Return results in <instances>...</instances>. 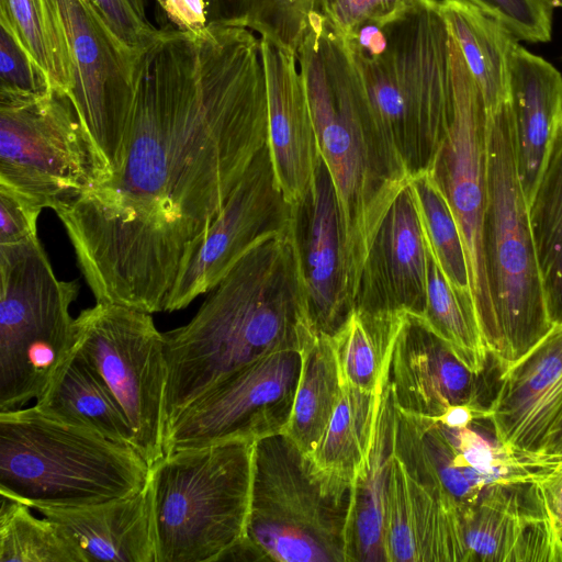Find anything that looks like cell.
Segmentation results:
<instances>
[{
    "label": "cell",
    "mask_w": 562,
    "mask_h": 562,
    "mask_svg": "<svg viewBox=\"0 0 562 562\" xmlns=\"http://www.w3.org/2000/svg\"><path fill=\"white\" fill-rule=\"evenodd\" d=\"M0 11L12 21L54 90L69 94V55L54 0H0Z\"/></svg>",
    "instance_id": "obj_32"
},
{
    "label": "cell",
    "mask_w": 562,
    "mask_h": 562,
    "mask_svg": "<svg viewBox=\"0 0 562 562\" xmlns=\"http://www.w3.org/2000/svg\"><path fill=\"white\" fill-rule=\"evenodd\" d=\"M160 27L201 32L210 26L205 0H154Z\"/></svg>",
    "instance_id": "obj_41"
},
{
    "label": "cell",
    "mask_w": 562,
    "mask_h": 562,
    "mask_svg": "<svg viewBox=\"0 0 562 562\" xmlns=\"http://www.w3.org/2000/svg\"><path fill=\"white\" fill-rule=\"evenodd\" d=\"M427 252L426 303L424 312L417 317L443 339L471 371L482 373L487 368L490 357L472 297L448 281L428 244Z\"/></svg>",
    "instance_id": "obj_30"
},
{
    "label": "cell",
    "mask_w": 562,
    "mask_h": 562,
    "mask_svg": "<svg viewBox=\"0 0 562 562\" xmlns=\"http://www.w3.org/2000/svg\"><path fill=\"white\" fill-rule=\"evenodd\" d=\"M429 0H315V11L342 36L368 23L386 24Z\"/></svg>",
    "instance_id": "obj_38"
},
{
    "label": "cell",
    "mask_w": 562,
    "mask_h": 562,
    "mask_svg": "<svg viewBox=\"0 0 562 562\" xmlns=\"http://www.w3.org/2000/svg\"><path fill=\"white\" fill-rule=\"evenodd\" d=\"M67 42L70 91L78 112L115 177L127 148L135 54L88 0H54Z\"/></svg>",
    "instance_id": "obj_14"
},
{
    "label": "cell",
    "mask_w": 562,
    "mask_h": 562,
    "mask_svg": "<svg viewBox=\"0 0 562 562\" xmlns=\"http://www.w3.org/2000/svg\"><path fill=\"white\" fill-rule=\"evenodd\" d=\"M268 93V148L278 186L291 205L310 191L321 158L296 56L260 38Z\"/></svg>",
    "instance_id": "obj_19"
},
{
    "label": "cell",
    "mask_w": 562,
    "mask_h": 562,
    "mask_svg": "<svg viewBox=\"0 0 562 562\" xmlns=\"http://www.w3.org/2000/svg\"><path fill=\"white\" fill-rule=\"evenodd\" d=\"M406 312H368L353 308L330 337L341 383L375 392L389 373L395 340Z\"/></svg>",
    "instance_id": "obj_29"
},
{
    "label": "cell",
    "mask_w": 562,
    "mask_h": 562,
    "mask_svg": "<svg viewBox=\"0 0 562 562\" xmlns=\"http://www.w3.org/2000/svg\"><path fill=\"white\" fill-rule=\"evenodd\" d=\"M294 216L311 322L317 334L331 337L352 307L345 286L338 203L322 158L305 199L294 205Z\"/></svg>",
    "instance_id": "obj_20"
},
{
    "label": "cell",
    "mask_w": 562,
    "mask_h": 562,
    "mask_svg": "<svg viewBox=\"0 0 562 562\" xmlns=\"http://www.w3.org/2000/svg\"><path fill=\"white\" fill-rule=\"evenodd\" d=\"M528 214L548 318L557 326L562 324V119Z\"/></svg>",
    "instance_id": "obj_26"
},
{
    "label": "cell",
    "mask_w": 562,
    "mask_h": 562,
    "mask_svg": "<svg viewBox=\"0 0 562 562\" xmlns=\"http://www.w3.org/2000/svg\"><path fill=\"white\" fill-rule=\"evenodd\" d=\"M502 24L517 40L546 43L552 34V8L540 0H458Z\"/></svg>",
    "instance_id": "obj_37"
},
{
    "label": "cell",
    "mask_w": 562,
    "mask_h": 562,
    "mask_svg": "<svg viewBox=\"0 0 562 562\" xmlns=\"http://www.w3.org/2000/svg\"><path fill=\"white\" fill-rule=\"evenodd\" d=\"M0 412L47 390L75 351L77 281L59 280L37 237L0 245Z\"/></svg>",
    "instance_id": "obj_9"
},
{
    "label": "cell",
    "mask_w": 562,
    "mask_h": 562,
    "mask_svg": "<svg viewBox=\"0 0 562 562\" xmlns=\"http://www.w3.org/2000/svg\"><path fill=\"white\" fill-rule=\"evenodd\" d=\"M517 172L529 202L562 119V76L518 42L509 59V99Z\"/></svg>",
    "instance_id": "obj_21"
},
{
    "label": "cell",
    "mask_w": 562,
    "mask_h": 562,
    "mask_svg": "<svg viewBox=\"0 0 562 562\" xmlns=\"http://www.w3.org/2000/svg\"><path fill=\"white\" fill-rule=\"evenodd\" d=\"M74 329L76 351L100 374L123 408L135 449L150 467L164 457V333L150 313L112 302H97L81 311Z\"/></svg>",
    "instance_id": "obj_11"
},
{
    "label": "cell",
    "mask_w": 562,
    "mask_h": 562,
    "mask_svg": "<svg viewBox=\"0 0 562 562\" xmlns=\"http://www.w3.org/2000/svg\"><path fill=\"white\" fill-rule=\"evenodd\" d=\"M149 465L132 447L40 412H0V494L31 508H74L145 488Z\"/></svg>",
    "instance_id": "obj_5"
},
{
    "label": "cell",
    "mask_w": 562,
    "mask_h": 562,
    "mask_svg": "<svg viewBox=\"0 0 562 562\" xmlns=\"http://www.w3.org/2000/svg\"><path fill=\"white\" fill-rule=\"evenodd\" d=\"M211 25L245 27L249 0H205Z\"/></svg>",
    "instance_id": "obj_43"
},
{
    "label": "cell",
    "mask_w": 562,
    "mask_h": 562,
    "mask_svg": "<svg viewBox=\"0 0 562 562\" xmlns=\"http://www.w3.org/2000/svg\"><path fill=\"white\" fill-rule=\"evenodd\" d=\"M74 542L85 562H156L150 494L83 507L36 509Z\"/></svg>",
    "instance_id": "obj_22"
},
{
    "label": "cell",
    "mask_w": 562,
    "mask_h": 562,
    "mask_svg": "<svg viewBox=\"0 0 562 562\" xmlns=\"http://www.w3.org/2000/svg\"><path fill=\"white\" fill-rule=\"evenodd\" d=\"M53 90L49 77L26 47L12 21L0 11V92L44 95Z\"/></svg>",
    "instance_id": "obj_36"
},
{
    "label": "cell",
    "mask_w": 562,
    "mask_h": 562,
    "mask_svg": "<svg viewBox=\"0 0 562 562\" xmlns=\"http://www.w3.org/2000/svg\"><path fill=\"white\" fill-rule=\"evenodd\" d=\"M393 398L383 382L368 461L352 486L347 528V562H386L383 513L389 462L393 452Z\"/></svg>",
    "instance_id": "obj_23"
},
{
    "label": "cell",
    "mask_w": 562,
    "mask_h": 562,
    "mask_svg": "<svg viewBox=\"0 0 562 562\" xmlns=\"http://www.w3.org/2000/svg\"><path fill=\"white\" fill-rule=\"evenodd\" d=\"M451 70L453 119L427 168L445 194L460 231L470 292L488 355L496 336L483 249L487 205L488 110L452 34Z\"/></svg>",
    "instance_id": "obj_12"
},
{
    "label": "cell",
    "mask_w": 562,
    "mask_h": 562,
    "mask_svg": "<svg viewBox=\"0 0 562 562\" xmlns=\"http://www.w3.org/2000/svg\"><path fill=\"white\" fill-rule=\"evenodd\" d=\"M34 405L49 417L135 449L126 414L100 374L76 349Z\"/></svg>",
    "instance_id": "obj_24"
},
{
    "label": "cell",
    "mask_w": 562,
    "mask_h": 562,
    "mask_svg": "<svg viewBox=\"0 0 562 562\" xmlns=\"http://www.w3.org/2000/svg\"><path fill=\"white\" fill-rule=\"evenodd\" d=\"M561 411L562 324L499 375L487 419L507 450L543 454Z\"/></svg>",
    "instance_id": "obj_17"
},
{
    "label": "cell",
    "mask_w": 562,
    "mask_h": 562,
    "mask_svg": "<svg viewBox=\"0 0 562 562\" xmlns=\"http://www.w3.org/2000/svg\"><path fill=\"white\" fill-rule=\"evenodd\" d=\"M553 527L562 538V460L539 483Z\"/></svg>",
    "instance_id": "obj_42"
},
{
    "label": "cell",
    "mask_w": 562,
    "mask_h": 562,
    "mask_svg": "<svg viewBox=\"0 0 562 562\" xmlns=\"http://www.w3.org/2000/svg\"><path fill=\"white\" fill-rule=\"evenodd\" d=\"M555 461L562 460V411L547 439L542 451Z\"/></svg>",
    "instance_id": "obj_44"
},
{
    "label": "cell",
    "mask_w": 562,
    "mask_h": 562,
    "mask_svg": "<svg viewBox=\"0 0 562 562\" xmlns=\"http://www.w3.org/2000/svg\"><path fill=\"white\" fill-rule=\"evenodd\" d=\"M483 249L496 336L488 357L499 373L553 327L548 318L515 156L509 103L487 116V205Z\"/></svg>",
    "instance_id": "obj_7"
},
{
    "label": "cell",
    "mask_w": 562,
    "mask_h": 562,
    "mask_svg": "<svg viewBox=\"0 0 562 562\" xmlns=\"http://www.w3.org/2000/svg\"><path fill=\"white\" fill-rule=\"evenodd\" d=\"M427 258L425 232L409 183L392 203L378 229L353 308L422 315L426 303Z\"/></svg>",
    "instance_id": "obj_18"
},
{
    "label": "cell",
    "mask_w": 562,
    "mask_h": 562,
    "mask_svg": "<svg viewBox=\"0 0 562 562\" xmlns=\"http://www.w3.org/2000/svg\"><path fill=\"white\" fill-rule=\"evenodd\" d=\"M133 82L119 173L55 212L97 302L153 314L267 145L260 37L159 29L135 54Z\"/></svg>",
    "instance_id": "obj_1"
},
{
    "label": "cell",
    "mask_w": 562,
    "mask_h": 562,
    "mask_svg": "<svg viewBox=\"0 0 562 562\" xmlns=\"http://www.w3.org/2000/svg\"><path fill=\"white\" fill-rule=\"evenodd\" d=\"M384 380L375 392L342 384L329 424L308 454L319 472L353 486L369 458Z\"/></svg>",
    "instance_id": "obj_27"
},
{
    "label": "cell",
    "mask_w": 562,
    "mask_h": 562,
    "mask_svg": "<svg viewBox=\"0 0 562 562\" xmlns=\"http://www.w3.org/2000/svg\"><path fill=\"white\" fill-rule=\"evenodd\" d=\"M42 210L30 199L0 186V245L15 244L37 235Z\"/></svg>",
    "instance_id": "obj_40"
},
{
    "label": "cell",
    "mask_w": 562,
    "mask_h": 562,
    "mask_svg": "<svg viewBox=\"0 0 562 562\" xmlns=\"http://www.w3.org/2000/svg\"><path fill=\"white\" fill-rule=\"evenodd\" d=\"M441 11L487 110L509 99V59L518 40L502 24L458 0H441Z\"/></svg>",
    "instance_id": "obj_25"
},
{
    "label": "cell",
    "mask_w": 562,
    "mask_h": 562,
    "mask_svg": "<svg viewBox=\"0 0 562 562\" xmlns=\"http://www.w3.org/2000/svg\"><path fill=\"white\" fill-rule=\"evenodd\" d=\"M254 446L181 449L149 467L156 562H217L246 536Z\"/></svg>",
    "instance_id": "obj_6"
},
{
    "label": "cell",
    "mask_w": 562,
    "mask_h": 562,
    "mask_svg": "<svg viewBox=\"0 0 562 562\" xmlns=\"http://www.w3.org/2000/svg\"><path fill=\"white\" fill-rule=\"evenodd\" d=\"M318 150L336 194L351 307L378 229L409 183L393 180L373 148L366 93L346 37L315 12L299 48Z\"/></svg>",
    "instance_id": "obj_3"
},
{
    "label": "cell",
    "mask_w": 562,
    "mask_h": 562,
    "mask_svg": "<svg viewBox=\"0 0 562 562\" xmlns=\"http://www.w3.org/2000/svg\"><path fill=\"white\" fill-rule=\"evenodd\" d=\"M484 372L471 371L443 339L407 314L392 350L389 385L394 405L407 414L438 419L462 406L487 419Z\"/></svg>",
    "instance_id": "obj_16"
},
{
    "label": "cell",
    "mask_w": 562,
    "mask_h": 562,
    "mask_svg": "<svg viewBox=\"0 0 562 562\" xmlns=\"http://www.w3.org/2000/svg\"><path fill=\"white\" fill-rule=\"evenodd\" d=\"M411 186L429 248L448 281L458 291L471 295L462 238L445 194L428 168L417 171Z\"/></svg>",
    "instance_id": "obj_33"
},
{
    "label": "cell",
    "mask_w": 562,
    "mask_h": 562,
    "mask_svg": "<svg viewBox=\"0 0 562 562\" xmlns=\"http://www.w3.org/2000/svg\"><path fill=\"white\" fill-rule=\"evenodd\" d=\"M27 505L1 497L0 562H85L67 535Z\"/></svg>",
    "instance_id": "obj_31"
},
{
    "label": "cell",
    "mask_w": 562,
    "mask_h": 562,
    "mask_svg": "<svg viewBox=\"0 0 562 562\" xmlns=\"http://www.w3.org/2000/svg\"><path fill=\"white\" fill-rule=\"evenodd\" d=\"M112 178L69 94L0 92V186L55 211Z\"/></svg>",
    "instance_id": "obj_10"
},
{
    "label": "cell",
    "mask_w": 562,
    "mask_h": 562,
    "mask_svg": "<svg viewBox=\"0 0 562 562\" xmlns=\"http://www.w3.org/2000/svg\"><path fill=\"white\" fill-rule=\"evenodd\" d=\"M351 495L284 434L262 438L254 446L246 537L260 561L347 562Z\"/></svg>",
    "instance_id": "obj_8"
},
{
    "label": "cell",
    "mask_w": 562,
    "mask_h": 562,
    "mask_svg": "<svg viewBox=\"0 0 562 562\" xmlns=\"http://www.w3.org/2000/svg\"><path fill=\"white\" fill-rule=\"evenodd\" d=\"M384 29L379 55L349 49L364 88L372 145L392 179L411 182L429 166L453 119L451 33L438 0Z\"/></svg>",
    "instance_id": "obj_4"
},
{
    "label": "cell",
    "mask_w": 562,
    "mask_h": 562,
    "mask_svg": "<svg viewBox=\"0 0 562 562\" xmlns=\"http://www.w3.org/2000/svg\"><path fill=\"white\" fill-rule=\"evenodd\" d=\"M294 206L277 183L266 145L246 170L209 236L176 283L166 312L187 307L213 289L254 247L289 232Z\"/></svg>",
    "instance_id": "obj_15"
},
{
    "label": "cell",
    "mask_w": 562,
    "mask_h": 562,
    "mask_svg": "<svg viewBox=\"0 0 562 562\" xmlns=\"http://www.w3.org/2000/svg\"><path fill=\"white\" fill-rule=\"evenodd\" d=\"M297 349L268 353L224 378L167 425L164 454L283 434L301 373Z\"/></svg>",
    "instance_id": "obj_13"
},
{
    "label": "cell",
    "mask_w": 562,
    "mask_h": 562,
    "mask_svg": "<svg viewBox=\"0 0 562 562\" xmlns=\"http://www.w3.org/2000/svg\"><path fill=\"white\" fill-rule=\"evenodd\" d=\"M302 366L293 408L283 434L307 456L324 434L342 391L329 336L313 333L301 348Z\"/></svg>",
    "instance_id": "obj_28"
},
{
    "label": "cell",
    "mask_w": 562,
    "mask_h": 562,
    "mask_svg": "<svg viewBox=\"0 0 562 562\" xmlns=\"http://www.w3.org/2000/svg\"><path fill=\"white\" fill-rule=\"evenodd\" d=\"M315 12V0H249L245 27L297 55Z\"/></svg>",
    "instance_id": "obj_35"
},
{
    "label": "cell",
    "mask_w": 562,
    "mask_h": 562,
    "mask_svg": "<svg viewBox=\"0 0 562 562\" xmlns=\"http://www.w3.org/2000/svg\"><path fill=\"white\" fill-rule=\"evenodd\" d=\"M383 529L386 562H419L408 474L394 452L389 462Z\"/></svg>",
    "instance_id": "obj_34"
},
{
    "label": "cell",
    "mask_w": 562,
    "mask_h": 562,
    "mask_svg": "<svg viewBox=\"0 0 562 562\" xmlns=\"http://www.w3.org/2000/svg\"><path fill=\"white\" fill-rule=\"evenodd\" d=\"M115 36L136 53L157 35L149 20L147 0H88Z\"/></svg>",
    "instance_id": "obj_39"
},
{
    "label": "cell",
    "mask_w": 562,
    "mask_h": 562,
    "mask_svg": "<svg viewBox=\"0 0 562 562\" xmlns=\"http://www.w3.org/2000/svg\"><path fill=\"white\" fill-rule=\"evenodd\" d=\"M207 293L190 322L164 333L166 427L224 378L268 353L301 350L316 333L295 217L289 232L254 247Z\"/></svg>",
    "instance_id": "obj_2"
},
{
    "label": "cell",
    "mask_w": 562,
    "mask_h": 562,
    "mask_svg": "<svg viewBox=\"0 0 562 562\" xmlns=\"http://www.w3.org/2000/svg\"><path fill=\"white\" fill-rule=\"evenodd\" d=\"M542 3H544L546 5L550 7V8H554V7H561L562 8V0H540Z\"/></svg>",
    "instance_id": "obj_45"
}]
</instances>
